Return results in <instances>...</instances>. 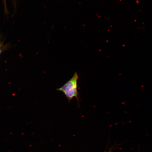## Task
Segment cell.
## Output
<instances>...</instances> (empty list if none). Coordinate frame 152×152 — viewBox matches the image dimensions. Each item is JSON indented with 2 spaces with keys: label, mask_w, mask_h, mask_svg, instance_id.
I'll return each instance as SVG.
<instances>
[{
  "label": "cell",
  "mask_w": 152,
  "mask_h": 152,
  "mask_svg": "<svg viewBox=\"0 0 152 152\" xmlns=\"http://www.w3.org/2000/svg\"><path fill=\"white\" fill-rule=\"evenodd\" d=\"M79 76L77 72L71 79L65 84L57 90L64 93L69 102L75 98L78 102H79V94L77 91V81Z\"/></svg>",
  "instance_id": "6da1fadb"
},
{
  "label": "cell",
  "mask_w": 152,
  "mask_h": 152,
  "mask_svg": "<svg viewBox=\"0 0 152 152\" xmlns=\"http://www.w3.org/2000/svg\"><path fill=\"white\" fill-rule=\"evenodd\" d=\"M10 45L9 43L5 45L3 41L0 40V56L4 51L7 50L10 48Z\"/></svg>",
  "instance_id": "7a4b0ae2"
},
{
  "label": "cell",
  "mask_w": 152,
  "mask_h": 152,
  "mask_svg": "<svg viewBox=\"0 0 152 152\" xmlns=\"http://www.w3.org/2000/svg\"><path fill=\"white\" fill-rule=\"evenodd\" d=\"M4 5V11L6 14L8 13V10H7V0H3Z\"/></svg>",
  "instance_id": "3957f363"
},
{
  "label": "cell",
  "mask_w": 152,
  "mask_h": 152,
  "mask_svg": "<svg viewBox=\"0 0 152 152\" xmlns=\"http://www.w3.org/2000/svg\"><path fill=\"white\" fill-rule=\"evenodd\" d=\"M111 152V151H108V152H106V151H105V152Z\"/></svg>",
  "instance_id": "277c9868"
}]
</instances>
